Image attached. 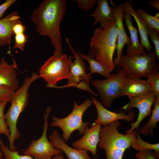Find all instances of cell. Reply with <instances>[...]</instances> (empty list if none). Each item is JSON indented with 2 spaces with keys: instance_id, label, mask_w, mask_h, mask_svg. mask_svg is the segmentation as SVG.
Instances as JSON below:
<instances>
[{
  "instance_id": "19",
  "label": "cell",
  "mask_w": 159,
  "mask_h": 159,
  "mask_svg": "<svg viewBox=\"0 0 159 159\" xmlns=\"http://www.w3.org/2000/svg\"><path fill=\"white\" fill-rule=\"evenodd\" d=\"M20 19L18 12L14 11L0 19V47L10 46L14 34L13 27Z\"/></svg>"
},
{
  "instance_id": "18",
  "label": "cell",
  "mask_w": 159,
  "mask_h": 159,
  "mask_svg": "<svg viewBox=\"0 0 159 159\" xmlns=\"http://www.w3.org/2000/svg\"><path fill=\"white\" fill-rule=\"evenodd\" d=\"M123 17L130 36V43L126 45L127 49L125 55L127 57H132L146 53L145 48L139 42L138 30L133 24L131 16L128 13L124 12Z\"/></svg>"
},
{
  "instance_id": "32",
  "label": "cell",
  "mask_w": 159,
  "mask_h": 159,
  "mask_svg": "<svg viewBox=\"0 0 159 159\" xmlns=\"http://www.w3.org/2000/svg\"><path fill=\"white\" fill-rule=\"evenodd\" d=\"M14 91L9 87L0 85V102H10Z\"/></svg>"
},
{
  "instance_id": "31",
  "label": "cell",
  "mask_w": 159,
  "mask_h": 159,
  "mask_svg": "<svg viewBox=\"0 0 159 159\" xmlns=\"http://www.w3.org/2000/svg\"><path fill=\"white\" fill-rule=\"evenodd\" d=\"M74 1L77 3L79 9L85 11H88L94 6L97 0H74Z\"/></svg>"
},
{
  "instance_id": "38",
  "label": "cell",
  "mask_w": 159,
  "mask_h": 159,
  "mask_svg": "<svg viewBox=\"0 0 159 159\" xmlns=\"http://www.w3.org/2000/svg\"><path fill=\"white\" fill-rule=\"evenodd\" d=\"M3 155V154L2 152L0 150V158L2 157Z\"/></svg>"
},
{
  "instance_id": "10",
  "label": "cell",
  "mask_w": 159,
  "mask_h": 159,
  "mask_svg": "<svg viewBox=\"0 0 159 159\" xmlns=\"http://www.w3.org/2000/svg\"><path fill=\"white\" fill-rule=\"evenodd\" d=\"M51 109L50 107H48L44 115L42 135L38 139L32 141L29 146L23 151L24 154L31 156L34 159H52L54 155L63 153L61 150L54 147L47 138L49 125L48 119Z\"/></svg>"
},
{
  "instance_id": "8",
  "label": "cell",
  "mask_w": 159,
  "mask_h": 159,
  "mask_svg": "<svg viewBox=\"0 0 159 159\" xmlns=\"http://www.w3.org/2000/svg\"><path fill=\"white\" fill-rule=\"evenodd\" d=\"M66 40L70 50L73 54L74 60L73 62L72 56L70 55L68 57L70 77L67 84L62 86H56L54 88L60 89L74 87L87 91L95 96L98 97V94L92 90L90 87V82L92 77L89 74L87 73V67L85 62L72 46L69 39L66 38Z\"/></svg>"
},
{
  "instance_id": "28",
  "label": "cell",
  "mask_w": 159,
  "mask_h": 159,
  "mask_svg": "<svg viewBox=\"0 0 159 159\" xmlns=\"http://www.w3.org/2000/svg\"><path fill=\"white\" fill-rule=\"evenodd\" d=\"M147 80L156 97H159V72L150 75L147 77Z\"/></svg>"
},
{
  "instance_id": "35",
  "label": "cell",
  "mask_w": 159,
  "mask_h": 159,
  "mask_svg": "<svg viewBox=\"0 0 159 159\" xmlns=\"http://www.w3.org/2000/svg\"><path fill=\"white\" fill-rule=\"evenodd\" d=\"M26 26L20 21L15 24L13 27L12 30L15 35L24 33Z\"/></svg>"
},
{
  "instance_id": "39",
  "label": "cell",
  "mask_w": 159,
  "mask_h": 159,
  "mask_svg": "<svg viewBox=\"0 0 159 159\" xmlns=\"http://www.w3.org/2000/svg\"><path fill=\"white\" fill-rule=\"evenodd\" d=\"M0 159H5L4 158L2 157L0 158Z\"/></svg>"
},
{
  "instance_id": "33",
  "label": "cell",
  "mask_w": 159,
  "mask_h": 159,
  "mask_svg": "<svg viewBox=\"0 0 159 159\" xmlns=\"http://www.w3.org/2000/svg\"><path fill=\"white\" fill-rule=\"evenodd\" d=\"M136 156V159H157L155 153L150 150L138 151Z\"/></svg>"
},
{
  "instance_id": "9",
  "label": "cell",
  "mask_w": 159,
  "mask_h": 159,
  "mask_svg": "<svg viewBox=\"0 0 159 159\" xmlns=\"http://www.w3.org/2000/svg\"><path fill=\"white\" fill-rule=\"evenodd\" d=\"M69 59L67 54L53 55L41 66L39 75L47 83L46 86L54 88L59 81L70 78Z\"/></svg>"
},
{
  "instance_id": "30",
  "label": "cell",
  "mask_w": 159,
  "mask_h": 159,
  "mask_svg": "<svg viewBox=\"0 0 159 159\" xmlns=\"http://www.w3.org/2000/svg\"><path fill=\"white\" fill-rule=\"evenodd\" d=\"M148 34L154 46L155 53L158 61L159 60V34L155 29L148 28Z\"/></svg>"
},
{
  "instance_id": "20",
  "label": "cell",
  "mask_w": 159,
  "mask_h": 159,
  "mask_svg": "<svg viewBox=\"0 0 159 159\" xmlns=\"http://www.w3.org/2000/svg\"><path fill=\"white\" fill-rule=\"evenodd\" d=\"M97 5L94 11L88 15L94 19L92 25L99 23L101 29L103 28L108 23L115 20L113 8L110 6L107 0H97Z\"/></svg>"
},
{
  "instance_id": "24",
  "label": "cell",
  "mask_w": 159,
  "mask_h": 159,
  "mask_svg": "<svg viewBox=\"0 0 159 159\" xmlns=\"http://www.w3.org/2000/svg\"><path fill=\"white\" fill-rule=\"evenodd\" d=\"M135 11L138 16L144 21L148 28L154 29L159 33V12L154 16L141 8L137 9Z\"/></svg>"
},
{
  "instance_id": "22",
  "label": "cell",
  "mask_w": 159,
  "mask_h": 159,
  "mask_svg": "<svg viewBox=\"0 0 159 159\" xmlns=\"http://www.w3.org/2000/svg\"><path fill=\"white\" fill-rule=\"evenodd\" d=\"M77 52L83 59L87 60L89 64L88 69L91 75L94 73H98L106 78L110 77L111 74L95 59V56L90 50L88 51L87 54H84L78 51Z\"/></svg>"
},
{
  "instance_id": "26",
  "label": "cell",
  "mask_w": 159,
  "mask_h": 159,
  "mask_svg": "<svg viewBox=\"0 0 159 159\" xmlns=\"http://www.w3.org/2000/svg\"><path fill=\"white\" fill-rule=\"evenodd\" d=\"M0 150L2 152L5 159H34L32 157L28 155L19 154V151L16 150H10L0 139Z\"/></svg>"
},
{
  "instance_id": "3",
  "label": "cell",
  "mask_w": 159,
  "mask_h": 159,
  "mask_svg": "<svg viewBox=\"0 0 159 159\" xmlns=\"http://www.w3.org/2000/svg\"><path fill=\"white\" fill-rule=\"evenodd\" d=\"M40 77L36 72H33L31 76L25 78L22 85L14 91L10 101V106L4 115L6 122L10 132L8 140L9 148L11 150H16L14 143L20 136L17 126V122L20 114L28 105L29 88L32 83Z\"/></svg>"
},
{
  "instance_id": "12",
  "label": "cell",
  "mask_w": 159,
  "mask_h": 159,
  "mask_svg": "<svg viewBox=\"0 0 159 159\" xmlns=\"http://www.w3.org/2000/svg\"><path fill=\"white\" fill-rule=\"evenodd\" d=\"M91 99L97 112V119L94 120L93 123L100 122L103 126L120 120L131 122L135 120V113L133 110H131L127 114L123 111L119 113L112 112L105 107L96 97L91 96Z\"/></svg>"
},
{
  "instance_id": "27",
  "label": "cell",
  "mask_w": 159,
  "mask_h": 159,
  "mask_svg": "<svg viewBox=\"0 0 159 159\" xmlns=\"http://www.w3.org/2000/svg\"><path fill=\"white\" fill-rule=\"evenodd\" d=\"M8 102H0V134L6 136L9 139L10 137V132L6 124L4 114L5 107Z\"/></svg>"
},
{
  "instance_id": "1",
  "label": "cell",
  "mask_w": 159,
  "mask_h": 159,
  "mask_svg": "<svg viewBox=\"0 0 159 159\" xmlns=\"http://www.w3.org/2000/svg\"><path fill=\"white\" fill-rule=\"evenodd\" d=\"M65 0H44L32 11L31 21L41 36H47L54 49L53 55H60L62 46L60 25L65 13Z\"/></svg>"
},
{
  "instance_id": "5",
  "label": "cell",
  "mask_w": 159,
  "mask_h": 159,
  "mask_svg": "<svg viewBox=\"0 0 159 159\" xmlns=\"http://www.w3.org/2000/svg\"><path fill=\"white\" fill-rule=\"evenodd\" d=\"M157 59L155 52L152 51L132 57H127L122 53L118 66V68H123L128 77L147 78L158 72L159 64Z\"/></svg>"
},
{
  "instance_id": "7",
  "label": "cell",
  "mask_w": 159,
  "mask_h": 159,
  "mask_svg": "<svg viewBox=\"0 0 159 159\" xmlns=\"http://www.w3.org/2000/svg\"><path fill=\"white\" fill-rule=\"evenodd\" d=\"M128 77L122 69L108 78L91 81V85L97 90L101 104L109 109L113 101L120 97L122 88Z\"/></svg>"
},
{
  "instance_id": "21",
  "label": "cell",
  "mask_w": 159,
  "mask_h": 159,
  "mask_svg": "<svg viewBox=\"0 0 159 159\" xmlns=\"http://www.w3.org/2000/svg\"><path fill=\"white\" fill-rule=\"evenodd\" d=\"M121 4L123 8V11L128 13L135 19L138 27L141 39V43L148 52H150L152 47L148 40V27L144 21L137 15L132 5L131 0Z\"/></svg>"
},
{
  "instance_id": "36",
  "label": "cell",
  "mask_w": 159,
  "mask_h": 159,
  "mask_svg": "<svg viewBox=\"0 0 159 159\" xmlns=\"http://www.w3.org/2000/svg\"><path fill=\"white\" fill-rule=\"evenodd\" d=\"M150 5L159 10V0H151L149 2Z\"/></svg>"
},
{
  "instance_id": "25",
  "label": "cell",
  "mask_w": 159,
  "mask_h": 159,
  "mask_svg": "<svg viewBox=\"0 0 159 159\" xmlns=\"http://www.w3.org/2000/svg\"><path fill=\"white\" fill-rule=\"evenodd\" d=\"M131 146L138 151L145 150H154L157 158H159V144H151L143 140L141 138L137 130L136 139Z\"/></svg>"
},
{
  "instance_id": "14",
  "label": "cell",
  "mask_w": 159,
  "mask_h": 159,
  "mask_svg": "<svg viewBox=\"0 0 159 159\" xmlns=\"http://www.w3.org/2000/svg\"><path fill=\"white\" fill-rule=\"evenodd\" d=\"M112 6L116 22L117 29V37L116 49L117 56L113 59L115 67L118 66L120 57L122 54L124 47L130 43V37L126 33L123 22V8L121 4H115L112 0H110Z\"/></svg>"
},
{
  "instance_id": "6",
  "label": "cell",
  "mask_w": 159,
  "mask_h": 159,
  "mask_svg": "<svg viewBox=\"0 0 159 159\" xmlns=\"http://www.w3.org/2000/svg\"><path fill=\"white\" fill-rule=\"evenodd\" d=\"M92 104V100L89 98L86 99L80 105L74 101L73 108L71 113L63 118L52 117V121L50 124V126L58 127L61 129L63 132L62 138L65 142L68 141L71 135L75 130H78L80 135L83 134L90 123L83 121V116L85 111Z\"/></svg>"
},
{
  "instance_id": "13",
  "label": "cell",
  "mask_w": 159,
  "mask_h": 159,
  "mask_svg": "<svg viewBox=\"0 0 159 159\" xmlns=\"http://www.w3.org/2000/svg\"><path fill=\"white\" fill-rule=\"evenodd\" d=\"M102 125L100 122L93 123L90 128L87 127L83 137L79 140L73 142L72 146L75 148L89 151L93 156L97 158V147Z\"/></svg>"
},
{
  "instance_id": "4",
  "label": "cell",
  "mask_w": 159,
  "mask_h": 159,
  "mask_svg": "<svg viewBox=\"0 0 159 159\" xmlns=\"http://www.w3.org/2000/svg\"><path fill=\"white\" fill-rule=\"evenodd\" d=\"M120 125L117 120L101 127L97 146L105 150L106 159H122L124 152L136 139V131L122 134L118 131Z\"/></svg>"
},
{
  "instance_id": "29",
  "label": "cell",
  "mask_w": 159,
  "mask_h": 159,
  "mask_svg": "<svg viewBox=\"0 0 159 159\" xmlns=\"http://www.w3.org/2000/svg\"><path fill=\"white\" fill-rule=\"evenodd\" d=\"M29 37L24 33L15 35L14 49L18 48L23 51Z\"/></svg>"
},
{
  "instance_id": "11",
  "label": "cell",
  "mask_w": 159,
  "mask_h": 159,
  "mask_svg": "<svg viewBox=\"0 0 159 159\" xmlns=\"http://www.w3.org/2000/svg\"><path fill=\"white\" fill-rule=\"evenodd\" d=\"M129 102L121 107L128 112L133 108H136L139 111L137 119L135 122H132L131 127L126 131V134H129L138 129L140 123L147 116L151 115V107L155 102L156 97L152 92L142 96L129 97Z\"/></svg>"
},
{
  "instance_id": "37",
  "label": "cell",
  "mask_w": 159,
  "mask_h": 159,
  "mask_svg": "<svg viewBox=\"0 0 159 159\" xmlns=\"http://www.w3.org/2000/svg\"><path fill=\"white\" fill-rule=\"evenodd\" d=\"M52 159H64L62 153H60L54 155Z\"/></svg>"
},
{
  "instance_id": "23",
  "label": "cell",
  "mask_w": 159,
  "mask_h": 159,
  "mask_svg": "<svg viewBox=\"0 0 159 159\" xmlns=\"http://www.w3.org/2000/svg\"><path fill=\"white\" fill-rule=\"evenodd\" d=\"M154 107L151 117L147 122L140 129V132L145 135L152 136L154 129L157 127L156 124L159 120V97H156L154 104Z\"/></svg>"
},
{
  "instance_id": "17",
  "label": "cell",
  "mask_w": 159,
  "mask_h": 159,
  "mask_svg": "<svg viewBox=\"0 0 159 159\" xmlns=\"http://www.w3.org/2000/svg\"><path fill=\"white\" fill-rule=\"evenodd\" d=\"M152 92L151 87L146 80L140 78L128 77L121 91L120 96L129 97L140 96Z\"/></svg>"
},
{
  "instance_id": "34",
  "label": "cell",
  "mask_w": 159,
  "mask_h": 159,
  "mask_svg": "<svg viewBox=\"0 0 159 159\" xmlns=\"http://www.w3.org/2000/svg\"><path fill=\"white\" fill-rule=\"evenodd\" d=\"M16 1V0H6L0 5V19L2 18L6 10Z\"/></svg>"
},
{
  "instance_id": "16",
  "label": "cell",
  "mask_w": 159,
  "mask_h": 159,
  "mask_svg": "<svg viewBox=\"0 0 159 159\" xmlns=\"http://www.w3.org/2000/svg\"><path fill=\"white\" fill-rule=\"evenodd\" d=\"M13 63L9 64L4 58L0 62V85L15 91L18 89L19 82L16 69L18 65L13 59Z\"/></svg>"
},
{
  "instance_id": "2",
  "label": "cell",
  "mask_w": 159,
  "mask_h": 159,
  "mask_svg": "<svg viewBox=\"0 0 159 159\" xmlns=\"http://www.w3.org/2000/svg\"><path fill=\"white\" fill-rule=\"evenodd\" d=\"M117 37V27L115 20L108 23L102 29L96 28L90 39V50L96 59L110 73L115 68L113 58Z\"/></svg>"
},
{
  "instance_id": "15",
  "label": "cell",
  "mask_w": 159,
  "mask_h": 159,
  "mask_svg": "<svg viewBox=\"0 0 159 159\" xmlns=\"http://www.w3.org/2000/svg\"><path fill=\"white\" fill-rule=\"evenodd\" d=\"M49 139L53 146L62 150L68 159H92L87 150L73 148L67 145L57 130H54L49 136Z\"/></svg>"
}]
</instances>
